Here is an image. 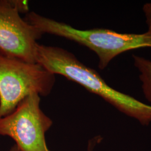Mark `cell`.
<instances>
[{
    "mask_svg": "<svg viewBox=\"0 0 151 151\" xmlns=\"http://www.w3.org/2000/svg\"><path fill=\"white\" fill-rule=\"evenodd\" d=\"M25 20L43 34H49L75 42L97 54L99 67L105 69L119 54L135 49L151 48V26L143 34L119 33L108 29L80 30L70 25L28 12Z\"/></svg>",
    "mask_w": 151,
    "mask_h": 151,
    "instance_id": "cell-2",
    "label": "cell"
},
{
    "mask_svg": "<svg viewBox=\"0 0 151 151\" xmlns=\"http://www.w3.org/2000/svg\"><path fill=\"white\" fill-rule=\"evenodd\" d=\"M36 62L54 75L63 76L80 84L140 124L148 125L151 123V105L109 86L96 70L81 63L70 52L38 44Z\"/></svg>",
    "mask_w": 151,
    "mask_h": 151,
    "instance_id": "cell-1",
    "label": "cell"
},
{
    "mask_svg": "<svg viewBox=\"0 0 151 151\" xmlns=\"http://www.w3.org/2000/svg\"><path fill=\"white\" fill-rule=\"evenodd\" d=\"M143 11L145 13L146 22L148 26H151V3L146 4L144 6Z\"/></svg>",
    "mask_w": 151,
    "mask_h": 151,
    "instance_id": "cell-7",
    "label": "cell"
},
{
    "mask_svg": "<svg viewBox=\"0 0 151 151\" xmlns=\"http://www.w3.org/2000/svg\"><path fill=\"white\" fill-rule=\"evenodd\" d=\"M9 151H20L19 149L17 148V147L16 146H13L11 148V150Z\"/></svg>",
    "mask_w": 151,
    "mask_h": 151,
    "instance_id": "cell-8",
    "label": "cell"
},
{
    "mask_svg": "<svg viewBox=\"0 0 151 151\" xmlns=\"http://www.w3.org/2000/svg\"><path fill=\"white\" fill-rule=\"evenodd\" d=\"M55 81V75L37 63L0 53V118L11 114L32 93L48 95Z\"/></svg>",
    "mask_w": 151,
    "mask_h": 151,
    "instance_id": "cell-3",
    "label": "cell"
},
{
    "mask_svg": "<svg viewBox=\"0 0 151 151\" xmlns=\"http://www.w3.org/2000/svg\"><path fill=\"white\" fill-rule=\"evenodd\" d=\"M40 102V95L32 93L11 114L0 118V134L12 138L20 151H50L45 134L52 121L41 110Z\"/></svg>",
    "mask_w": 151,
    "mask_h": 151,
    "instance_id": "cell-4",
    "label": "cell"
},
{
    "mask_svg": "<svg viewBox=\"0 0 151 151\" xmlns=\"http://www.w3.org/2000/svg\"><path fill=\"white\" fill-rule=\"evenodd\" d=\"M17 1L0 0V53L36 63L37 40L43 34L20 15Z\"/></svg>",
    "mask_w": 151,
    "mask_h": 151,
    "instance_id": "cell-5",
    "label": "cell"
},
{
    "mask_svg": "<svg viewBox=\"0 0 151 151\" xmlns=\"http://www.w3.org/2000/svg\"><path fill=\"white\" fill-rule=\"evenodd\" d=\"M134 65L140 72L142 88L146 99L151 103V61L144 57L133 54Z\"/></svg>",
    "mask_w": 151,
    "mask_h": 151,
    "instance_id": "cell-6",
    "label": "cell"
}]
</instances>
